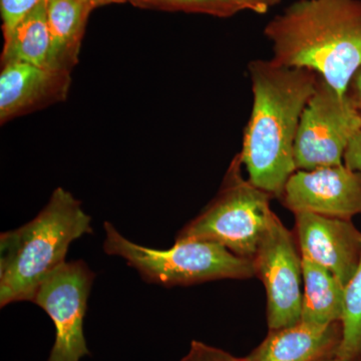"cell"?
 I'll return each instance as SVG.
<instances>
[{"instance_id": "1", "label": "cell", "mask_w": 361, "mask_h": 361, "mask_svg": "<svg viewBox=\"0 0 361 361\" xmlns=\"http://www.w3.org/2000/svg\"><path fill=\"white\" fill-rule=\"evenodd\" d=\"M253 106L239 154L248 180L275 198H281L296 171L294 145L301 116L314 92L317 73L287 68L272 59L248 66Z\"/></svg>"}, {"instance_id": "2", "label": "cell", "mask_w": 361, "mask_h": 361, "mask_svg": "<svg viewBox=\"0 0 361 361\" xmlns=\"http://www.w3.org/2000/svg\"><path fill=\"white\" fill-rule=\"evenodd\" d=\"M264 33L273 61L313 71L338 94H348L361 68V0H298Z\"/></svg>"}, {"instance_id": "3", "label": "cell", "mask_w": 361, "mask_h": 361, "mask_svg": "<svg viewBox=\"0 0 361 361\" xmlns=\"http://www.w3.org/2000/svg\"><path fill=\"white\" fill-rule=\"evenodd\" d=\"M92 218L63 188L30 222L0 235V306L30 301L39 285L66 263L73 241L92 234Z\"/></svg>"}, {"instance_id": "4", "label": "cell", "mask_w": 361, "mask_h": 361, "mask_svg": "<svg viewBox=\"0 0 361 361\" xmlns=\"http://www.w3.org/2000/svg\"><path fill=\"white\" fill-rule=\"evenodd\" d=\"M104 250L118 256L137 271L142 280L161 286H189L222 279H249L256 276L250 259L239 257L219 244L210 242H176L159 250L134 243L115 226L104 223Z\"/></svg>"}, {"instance_id": "5", "label": "cell", "mask_w": 361, "mask_h": 361, "mask_svg": "<svg viewBox=\"0 0 361 361\" xmlns=\"http://www.w3.org/2000/svg\"><path fill=\"white\" fill-rule=\"evenodd\" d=\"M239 155L226 173L219 193L176 237V242L219 244L239 257L253 260L275 216L271 195L242 176Z\"/></svg>"}, {"instance_id": "6", "label": "cell", "mask_w": 361, "mask_h": 361, "mask_svg": "<svg viewBox=\"0 0 361 361\" xmlns=\"http://www.w3.org/2000/svg\"><path fill=\"white\" fill-rule=\"evenodd\" d=\"M360 130L361 113L350 97L338 94L318 78L297 130L296 171L342 165L348 144Z\"/></svg>"}, {"instance_id": "7", "label": "cell", "mask_w": 361, "mask_h": 361, "mask_svg": "<svg viewBox=\"0 0 361 361\" xmlns=\"http://www.w3.org/2000/svg\"><path fill=\"white\" fill-rule=\"evenodd\" d=\"M94 274L82 260L63 263L39 285L32 302L49 314L56 339L47 361H80L90 355L84 334Z\"/></svg>"}, {"instance_id": "8", "label": "cell", "mask_w": 361, "mask_h": 361, "mask_svg": "<svg viewBox=\"0 0 361 361\" xmlns=\"http://www.w3.org/2000/svg\"><path fill=\"white\" fill-rule=\"evenodd\" d=\"M252 261L256 276L264 284L269 330L284 329L300 322L302 256L294 235L276 214Z\"/></svg>"}, {"instance_id": "9", "label": "cell", "mask_w": 361, "mask_h": 361, "mask_svg": "<svg viewBox=\"0 0 361 361\" xmlns=\"http://www.w3.org/2000/svg\"><path fill=\"white\" fill-rule=\"evenodd\" d=\"M292 213H313L351 220L361 214V173L344 164L297 170L280 198Z\"/></svg>"}, {"instance_id": "10", "label": "cell", "mask_w": 361, "mask_h": 361, "mask_svg": "<svg viewBox=\"0 0 361 361\" xmlns=\"http://www.w3.org/2000/svg\"><path fill=\"white\" fill-rule=\"evenodd\" d=\"M297 245L303 258L326 268L346 285L361 258V232L351 220L296 213Z\"/></svg>"}, {"instance_id": "11", "label": "cell", "mask_w": 361, "mask_h": 361, "mask_svg": "<svg viewBox=\"0 0 361 361\" xmlns=\"http://www.w3.org/2000/svg\"><path fill=\"white\" fill-rule=\"evenodd\" d=\"M0 73V121L6 123L49 104L65 101L71 71L30 63H7Z\"/></svg>"}, {"instance_id": "12", "label": "cell", "mask_w": 361, "mask_h": 361, "mask_svg": "<svg viewBox=\"0 0 361 361\" xmlns=\"http://www.w3.org/2000/svg\"><path fill=\"white\" fill-rule=\"evenodd\" d=\"M341 337V322L319 326L300 322L269 330L262 343L245 360L317 361L332 357L336 356Z\"/></svg>"}, {"instance_id": "13", "label": "cell", "mask_w": 361, "mask_h": 361, "mask_svg": "<svg viewBox=\"0 0 361 361\" xmlns=\"http://www.w3.org/2000/svg\"><path fill=\"white\" fill-rule=\"evenodd\" d=\"M51 40V68L70 71L78 61L90 0H45Z\"/></svg>"}, {"instance_id": "14", "label": "cell", "mask_w": 361, "mask_h": 361, "mask_svg": "<svg viewBox=\"0 0 361 361\" xmlns=\"http://www.w3.org/2000/svg\"><path fill=\"white\" fill-rule=\"evenodd\" d=\"M303 295L300 322L324 325L341 322L345 285L326 268L302 257Z\"/></svg>"}, {"instance_id": "15", "label": "cell", "mask_w": 361, "mask_h": 361, "mask_svg": "<svg viewBox=\"0 0 361 361\" xmlns=\"http://www.w3.org/2000/svg\"><path fill=\"white\" fill-rule=\"evenodd\" d=\"M51 40L47 25L45 0L33 8L4 39L2 65L7 63H30L51 68Z\"/></svg>"}, {"instance_id": "16", "label": "cell", "mask_w": 361, "mask_h": 361, "mask_svg": "<svg viewBox=\"0 0 361 361\" xmlns=\"http://www.w3.org/2000/svg\"><path fill=\"white\" fill-rule=\"evenodd\" d=\"M341 329L336 356L344 361H355L361 357V258L355 274L345 285Z\"/></svg>"}, {"instance_id": "17", "label": "cell", "mask_w": 361, "mask_h": 361, "mask_svg": "<svg viewBox=\"0 0 361 361\" xmlns=\"http://www.w3.org/2000/svg\"><path fill=\"white\" fill-rule=\"evenodd\" d=\"M135 6L184 11L227 18L241 11L232 0H134Z\"/></svg>"}, {"instance_id": "18", "label": "cell", "mask_w": 361, "mask_h": 361, "mask_svg": "<svg viewBox=\"0 0 361 361\" xmlns=\"http://www.w3.org/2000/svg\"><path fill=\"white\" fill-rule=\"evenodd\" d=\"M44 0H0L4 39L33 8Z\"/></svg>"}, {"instance_id": "19", "label": "cell", "mask_w": 361, "mask_h": 361, "mask_svg": "<svg viewBox=\"0 0 361 361\" xmlns=\"http://www.w3.org/2000/svg\"><path fill=\"white\" fill-rule=\"evenodd\" d=\"M180 361H246L245 358H239L223 349L214 348L204 342L193 341L189 351Z\"/></svg>"}, {"instance_id": "20", "label": "cell", "mask_w": 361, "mask_h": 361, "mask_svg": "<svg viewBox=\"0 0 361 361\" xmlns=\"http://www.w3.org/2000/svg\"><path fill=\"white\" fill-rule=\"evenodd\" d=\"M343 164L351 170L361 173V130L353 135L349 142L344 154Z\"/></svg>"}, {"instance_id": "21", "label": "cell", "mask_w": 361, "mask_h": 361, "mask_svg": "<svg viewBox=\"0 0 361 361\" xmlns=\"http://www.w3.org/2000/svg\"><path fill=\"white\" fill-rule=\"evenodd\" d=\"M348 94L361 113V68L356 71L349 84Z\"/></svg>"}, {"instance_id": "22", "label": "cell", "mask_w": 361, "mask_h": 361, "mask_svg": "<svg viewBox=\"0 0 361 361\" xmlns=\"http://www.w3.org/2000/svg\"><path fill=\"white\" fill-rule=\"evenodd\" d=\"M241 8V11H251L253 13L264 14L267 13L268 7L262 0H232Z\"/></svg>"}, {"instance_id": "23", "label": "cell", "mask_w": 361, "mask_h": 361, "mask_svg": "<svg viewBox=\"0 0 361 361\" xmlns=\"http://www.w3.org/2000/svg\"><path fill=\"white\" fill-rule=\"evenodd\" d=\"M90 4L92 6L97 7L104 6V4H114V2H118V0H90Z\"/></svg>"}, {"instance_id": "24", "label": "cell", "mask_w": 361, "mask_h": 361, "mask_svg": "<svg viewBox=\"0 0 361 361\" xmlns=\"http://www.w3.org/2000/svg\"><path fill=\"white\" fill-rule=\"evenodd\" d=\"M268 7L276 6L281 0H262Z\"/></svg>"}, {"instance_id": "25", "label": "cell", "mask_w": 361, "mask_h": 361, "mask_svg": "<svg viewBox=\"0 0 361 361\" xmlns=\"http://www.w3.org/2000/svg\"><path fill=\"white\" fill-rule=\"evenodd\" d=\"M317 361H344L341 358L337 357V356H332V357L323 358V360Z\"/></svg>"}, {"instance_id": "26", "label": "cell", "mask_w": 361, "mask_h": 361, "mask_svg": "<svg viewBox=\"0 0 361 361\" xmlns=\"http://www.w3.org/2000/svg\"><path fill=\"white\" fill-rule=\"evenodd\" d=\"M123 1H127V0H118V2H123ZM130 1H134V0H130Z\"/></svg>"}, {"instance_id": "27", "label": "cell", "mask_w": 361, "mask_h": 361, "mask_svg": "<svg viewBox=\"0 0 361 361\" xmlns=\"http://www.w3.org/2000/svg\"><path fill=\"white\" fill-rule=\"evenodd\" d=\"M360 361H361V360H360Z\"/></svg>"}]
</instances>
